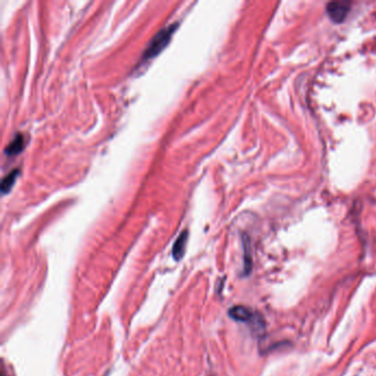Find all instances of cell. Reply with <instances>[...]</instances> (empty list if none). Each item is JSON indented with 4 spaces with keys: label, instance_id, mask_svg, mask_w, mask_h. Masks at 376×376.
<instances>
[{
    "label": "cell",
    "instance_id": "cell-6",
    "mask_svg": "<svg viewBox=\"0 0 376 376\" xmlns=\"http://www.w3.org/2000/svg\"><path fill=\"white\" fill-rule=\"evenodd\" d=\"M253 267L252 254H251V245L247 236H244V275L251 274Z\"/></svg>",
    "mask_w": 376,
    "mask_h": 376
},
{
    "label": "cell",
    "instance_id": "cell-5",
    "mask_svg": "<svg viewBox=\"0 0 376 376\" xmlns=\"http://www.w3.org/2000/svg\"><path fill=\"white\" fill-rule=\"evenodd\" d=\"M189 232L187 230L181 232L177 240L174 242V247H172V256L174 260H180L183 258L185 252V245L188 242Z\"/></svg>",
    "mask_w": 376,
    "mask_h": 376
},
{
    "label": "cell",
    "instance_id": "cell-1",
    "mask_svg": "<svg viewBox=\"0 0 376 376\" xmlns=\"http://www.w3.org/2000/svg\"><path fill=\"white\" fill-rule=\"evenodd\" d=\"M177 28L178 23L167 25L152 38L149 45H147L146 50L144 51L143 58H141L143 63L157 56L168 45L169 42L171 40L172 34H174V31L177 30Z\"/></svg>",
    "mask_w": 376,
    "mask_h": 376
},
{
    "label": "cell",
    "instance_id": "cell-7",
    "mask_svg": "<svg viewBox=\"0 0 376 376\" xmlns=\"http://www.w3.org/2000/svg\"><path fill=\"white\" fill-rule=\"evenodd\" d=\"M19 174V170L14 169L12 171L9 172L6 177L3 178V181H1V192H3V194H8L12 190Z\"/></svg>",
    "mask_w": 376,
    "mask_h": 376
},
{
    "label": "cell",
    "instance_id": "cell-3",
    "mask_svg": "<svg viewBox=\"0 0 376 376\" xmlns=\"http://www.w3.org/2000/svg\"><path fill=\"white\" fill-rule=\"evenodd\" d=\"M229 315L238 322H251L254 320V313L244 306H236L229 310Z\"/></svg>",
    "mask_w": 376,
    "mask_h": 376
},
{
    "label": "cell",
    "instance_id": "cell-2",
    "mask_svg": "<svg viewBox=\"0 0 376 376\" xmlns=\"http://www.w3.org/2000/svg\"><path fill=\"white\" fill-rule=\"evenodd\" d=\"M350 6L351 3L348 1H335V3H329L326 5V12L329 16L330 19L335 23H341L346 20L348 12H350Z\"/></svg>",
    "mask_w": 376,
    "mask_h": 376
},
{
    "label": "cell",
    "instance_id": "cell-4",
    "mask_svg": "<svg viewBox=\"0 0 376 376\" xmlns=\"http://www.w3.org/2000/svg\"><path fill=\"white\" fill-rule=\"evenodd\" d=\"M25 137L23 134H17L14 138L9 143L8 146L5 148V154L9 157L19 155L20 152L25 149Z\"/></svg>",
    "mask_w": 376,
    "mask_h": 376
}]
</instances>
